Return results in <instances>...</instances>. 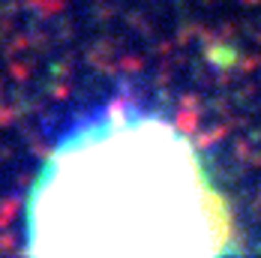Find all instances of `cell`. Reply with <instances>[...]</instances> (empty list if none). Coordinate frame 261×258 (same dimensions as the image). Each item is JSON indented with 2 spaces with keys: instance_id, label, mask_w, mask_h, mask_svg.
I'll return each instance as SVG.
<instances>
[{
  "instance_id": "obj_1",
  "label": "cell",
  "mask_w": 261,
  "mask_h": 258,
  "mask_svg": "<svg viewBox=\"0 0 261 258\" xmlns=\"http://www.w3.org/2000/svg\"><path fill=\"white\" fill-rule=\"evenodd\" d=\"M33 255H216L231 216L192 138L171 120L114 108L72 129L24 204Z\"/></svg>"
}]
</instances>
